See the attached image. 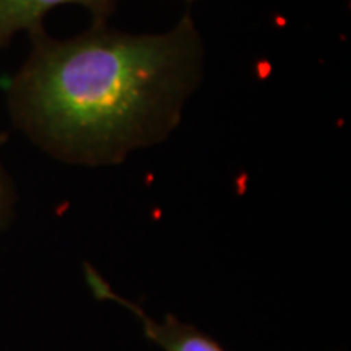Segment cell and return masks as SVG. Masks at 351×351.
Returning <instances> with one entry per match:
<instances>
[{
    "instance_id": "1",
    "label": "cell",
    "mask_w": 351,
    "mask_h": 351,
    "mask_svg": "<svg viewBox=\"0 0 351 351\" xmlns=\"http://www.w3.org/2000/svg\"><path fill=\"white\" fill-rule=\"evenodd\" d=\"M29 38L7 109L33 143L67 163H119L163 142L204 82L207 52L191 12L163 33L91 25L67 39L46 29Z\"/></svg>"
},
{
    "instance_id": "2",
    "label": "cell",
    "mask_w": 351,
    "mask_h": 351,
    "mask_svg": "<svg viewBox=\"0 0 351 351\" xmlns=\"http://www.w3.org/2000/svg\"><path fill=\"white\" fill-rule=\"evenodd\" d=\"M59 5H78L90 13L91 25L104 26L117 10L119 0H0V49L16 33L44 29V16Z\"/></svg>"
},
{
    "instance_id": "3",
    "label": "cell",
    "mask_w": 351,
    "mask_h": 351,
    "mask_svg": "<svg viewBox=\"0 0 351 351\" xmlns=\"http://www.w3.org/2000/svg\"><path fill=\"white\" fill-rule=\"evenodd\" d=\"M88 282H90L91 289L96 293V296L108 298V300H112L122 306H127L137 317L142 319L145 332L165 351H223L215 341L207 339L205 335H202V333L194 330V328L178 322V320L168 317L165 322H156L155 319L147 317L138 307L130 304L124 298H121L119 295L111 291L109 285L104 283L98 275H95V271L88 270Z\"/></svg>"
},
{
    "instance_id": "4",
    "label": "cell",
    "mask_w": 351,
    "mask_h": 351,
    "mask_svg": "<svg viewBox=\"0 0 351 351\" xmlns=\"http://www.w3.org/2000/svg\"><path fill=\"white\" fill-rule=\"evenodd\" d=\"M15 204V192L5 168L0 163V230L8 221Z\"/></svg>"
}]
</instances>
